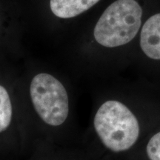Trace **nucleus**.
Segmentation results:
<instances>
[{
  "label": "nucleus",
  "instance_id": "nucleus-1",
  "mask_svg": "<svg viewBox=\"0 0 160 160\" xmlns=\"http://www.w3.org/2000/svg\"><path fill=\"white\" fill-rule=\"evenodd\" d=\"M93 124L102 142L113 152L130 149L139 136L137 117L127 106L115 100H109L101 105Z\"/></svg>",
  "mask_w": 160,
  "mask_h": 160
},
{
  "label": "nucleus",
  "instance_id": "nucleus-2",
  "mask_svg": "<svg viewBox=\"0 0 160 160\" xmlns=\"http://www.w3.org/2000/svg\"><path fill=\"white\" fill-rule=\"evenodd\" d=\"M142 9L136 0H117L104 11L93 35L99 45L116 48L126 45L140 28Z\"/></svg>",
  "mask_w": 160,
  "mask_h": 160
},
{
  "label": "nucleus",
  "instance_id": "nucleus-3",
  "mask_svg": "<svg viewBox=\"0 0 160 160\" xmlns=\"http://www.w3.org/2000/svg\"><path fill=\"white\" fill-rule=\"evenodd\" d=\"M30 94L36 111L45 123L59 126L65 122L69 113V100L59 80L49 73H39L32 79Z\"/></svg>",
  "mask_w": 160,
  "mask_h": 160
},
{
  "label": "nucleus",
  "instance_id": "nucleus-4",
  "mask_svg": "<svg viewBox=\"0 0 160 160\" xmlns=\"http://www.w3.org/2000/svg\"><path fill=\"white\" fill-rule=\"evenodd\" d=\"M140 46L152 59H160V13L150 17L142 28Z\"/></svg>",
  "mask_w": 160,
  "mask_h": 160
},
{
  "label": "nucleus",
  "instance_id": "nucleus-5",
  "mask_svg": "<svg viewBox=\"0 0 160 160\" xmlns=\"http://www.w3.org/2000/svg\"><path fill=\"white\" fill-rule=\"evenodd\" d=\"M99 0H51L50 7L56 17L69 19L89 10Z\"/></svg>",
  "mask_w": 160,
  "mask_h": 160
},
{
  "label": "nucleus",
  "instance_id": "nucleus-6",
  "mask_svg": "<svg viewBox=\"0 0 160 160\" xmlns=\"http://www.w3.org/2000/svg\"><path fill=\"white\" fill-rule=\"evenodd\" d=\"M13 109L10 96L3 86L0 85V133L11 125Z\"/></svg>",
  "mask_w": 160,
  "mask_h": 160
},
{
  "label": "nucleus",
  "instance_id": "nucleus-7",
  "mask_svg": "<svg viewBox=\"0 0 160 160\" xmlns=\"http://www.w3.org/2000/svg\"><path fill=\"white\" fill-rule=\"evenodd\" d=\"M146 151L150 160H160V131L149 140Z\"/></svg>",
  "mask_w": 160,
  "mask_h": 160
}]
</instances>
